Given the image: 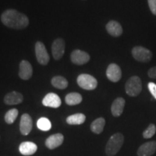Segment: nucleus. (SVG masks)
Instances as JSON below:
<instances>
[{"mask_svg": "<svg viewBox=\"0 0 156 156\" xmlns=\"http://www.w3.org/2000/svg\"><path fill=\"white\" fill-rule=\"evenodd\" d=\"M132 54L134 59L144 63L150 62L153 57V54L151 51L142 46L134 47L132 50Z\"/></svg>", "mask_w": 156, "mask_h": 156, "instance_id": "5", "label": "nucleus"}, {"mask_svg": "<svg viewBox=\"0 0 156 156\" xmlns=\"http://www.w3.org/2000/svg\"><path fill=\"white\" fill-rule=\"evenodd\" d=\"M142 90L141 79L137 76H132L126 81L125 91L126 94L131 97H136L141 93Z\"/></svg>", "mask_w": 156, "mask_h": 156, "instance_id": "3", "label": "nucleus"}, {"mask_svg": "<svg viewBox=\"0 0 156 156\" xmlns=\"http://www.w3.org/2000/svg\"><path fill=\"white\" fill-rule=\"evenodd\" d=\"M64 142V136L63 134L57 133L52 134L48 136L46 139L45 144L46 146L48 149L50 150H54L55 148L59 147L60 145H62V144Z\"/></svg>", "mask_w": 156, "mask_h": 156, "instance_id": "14", "label": "nucleus"}, {"mask_svg": "<svg viewBox=\"0 0 156 156\" xmlns=\"http://www.w3.org/2000/svg\"><path fill=\"white\" fill-rule=\"evenodd\" d=\"M65 51V41L63 38H58L54 41L51 46L52 56L56 61H58L64 56Z\"/></svg>", "mask_w": 156, "mask_h": 156, "instance_id": "7", "label": "nucleus"}, {"mask_svg": "<svg viewBox=\"0 0 156 156\" xmlns=\"http://www.w3.org/2000/svg\"><path fill=\"white\" fill-rule=\"evenodd\" d=\"M156 132V126L155 124H151L149 126H147V128L146 129L145 131L142 133V136L145 139H150L152 136H154V134Z\"/></svg>", "mask_w": 156, "mask_h": 156, "instance_id": "25", "label": "nucleus"}, {"mask_svg": "<svg viewBox=\"0 0 156 156\" xmlns=\"http://www.w3.org/2000/svg\"><path fill=\"white\" fill-rule=\"evenodd\" d=\"M23 95L17 91H12L10 93H8L4 98V103L9 106L20 104L23 102Z\"/></svg>", "mask_w": 156, "mask_h": 156, "instance_id": "15", "label": "nucleus"}, {"mask_svg": "<svg viewBox=\"0 0 156 156\" xmlns=\"http://www.w3.org/2000/svg\"><path fill=\"white\" fill-rule=\"evenodd\" d=\"M105 124H106V121H105L104 118L100 117V118L96 119L93 121L92 124H90L91 131L95 134H101V132L103 131Z\"/></svg>", "mask_w": 156, "mask_h": 156, "instance_id": "19", "label": "nucleus"}, {"mask_svg": "<svg viewBox=\"0 0 156 156\" xmlns=\"http://www.w3.org/2000/svg\"><path fill=\"white\" fill-rule=\"evenodd\" d=\"M51 83L54 87L59 90H64L68 86V81L62 76H55L52 78Z\"/></svg>", "mask_w": 156, "mask_h": 156, "instance_id": "22", "label": "nucleus"}, {"mask_svg": "<svg viewBox=\"0 0 156 156\" xmlns=\"http://www.w3.org/2000/svg\"><path fill=\"white\" fill-rule=\"evenodd\" d=\"M106 28L107 32L111 36L114 37H119L122 34L123 29L122 25L119 23L115 20H111L107 23L106 25Z\"/></svg>", "mask_w": 156, "mask_h": 156, "instance_id": "18", "label": "nucleus"}, {"mask_svg": "<svg viewBox=\"0 0 156 156\" xmlns=\"http://www.w3.org/2000/svg\"><path fill=\"white\" fill-rule=\"evenodd\" d=\"M147 75L149 76V77L152 78V79H156V66L148 70Z\"/></svg>", "mask_w": 156, "mask_h": 156, "instance_id": "28", "label": "nucleus"}, {"mask_svg": "<svg viewBox=\"0 0 156 156\" xmlns=\"http://www.w3.org/2000/svg\"><path fill=\"white\" fill-rule=\"evenodd\" d=\"M90 56L87 52L83 51L76 49L74 50L70 54V59L73 64L77 65H83L90 61Z\"/></svg>", "mask_w": 156, "mask_h": 156, "instance_id": "8", "label": "nucleus"}, {"mask_svg": "<svg viewBox=\"0 0 156 156\" xmlns=\"http://www.w3.org/2000/svg\"><path fill=\"white\" fill-rule=\"evenodd\" d=\"M156 151V141H150L142 144L138 148V156H152Z\"/></svg>", "mask_w": 156, "mask_h": 156, "instance_id": "13", "label": "nucleus"}, {"mask_svg": "<svg viewBox=\"0 0 156 156\" xmlns=\"http://www.w3.org/2000/svg\"><path fill=\"white\" fill-rule=\"evenodd\" d=\"M77 83L81 88L93 90L98 86V81L93 76L88 74H81L77 78Z\"/></svg>", "mask_w": 156, "mask_h": 156, "instance_id": "4", "label": "nucleus"}, {"mask_svg": "<svg viewBox=\"0 0 156 156\" xmlns=\"http://www.w3.org/2000/svg\"><path fill=\"white\" fill-rule=\"evenodd\" d=\"M18 116V110L16 108H12L9 110L5 114V121L7 124H12L16 120L17 117Z\"/></svg>", "mask_w": 156, "mask_h": 156, "instance_id": "24", "label": "nucleus"}, {"mask_svg": "<svg viewBox=\"0 0 156 156\" xmlns=\"http://www.w3.org/2000/svg\"><path fill=\"white\" fill-rule=\"evenodd\" d=\"M86 119L85 114L78 113V114L70 115L67 118V123L70 125H80L83 124Z\"/></svg>", "mask_w": 156, "mask_h": 156, "instance_id": "20", "label": "nucleus"}, {"mask_svg": "<svg viewBox=\"0 0 156 156\" xmlns=\"http://www.w3.org/2000/svg\"><path fill=\"white\" fill-rule=\"evenodd\" d=\"M37 145L32 142H23L19 146V151L25 156L32 155L37 151Z\"/></svg>", "mask_w": 156, "mask_h": 156, "instance_id": "16", "label": "nucleus"}, {"mask_svg": "<svg viewBox=\"0 0 156 156\" xmlns=\"http://www.w3.org/2000/svg\"><path fill=\"white\" fill-rule=\"evenodd\" d=\"M83 101V97L78 93H70L65 97V102L69 106H75L80 104Z\"/></svg>", "mask_w": 156, "mask_h": 156, "instance_id": "21", "label": "nucleus"}, {"mask_svg": "<svg viewBox=\"0 0 156 156\" xmlns=\"http://www.w3.org/2000/svg\"><path fill=\"white\" fill-rule=\"evenodd\" d=\"M1 21L7 28L22 30L29 25V19L25 14L15 9H8L1 15Z\"/></svg>", "mask_w": 156, "mask_h": 156, "instance_id": "1", "label": "nucleus"}, {"mask_svg": "<svg viewBox=\"0 0 156 156\" xmlns=\"http://www.w3.org/2000/svg\"><path fill=\"white\" fill-rule=\"evenodd\" d=\"M124 135L121 133H116L109 138L106 145V154L108 156H114L120 151L124 144Z\"/></svg>", "mask_w": 156, "mask_h": 156, "instance_id": "2", "label": "nucleus"}, {"mask_svg": "<svg viewBox=\"0 0 156 156\" xmlns=\"http://www.w3.org/2000/svg\"><path fill=\"white\" fill-rule=\"evenodd\" d=\"M35 53L38 62L41 65H47L50 57L45 45L41 41H37L35 45Z\"/></svg>", "mask_w": 156, "mask_h": 156, "instance_id": "6", "label": "nucleus"}, {"mask_svg": "<svg viewBox=\"0 0 156 156\" xmlns=\"http://www.w3.org/2000/svg\"><path fill=\"white\" fill-rule=\"evenodd\" d=\"M106 76L109 80L113 83L119 81L122 78V70L119 66L114 63L109 64L106 69Z\"/></svg>", "mask_w": 156, "mask_h": 156, "instance_id": "10", "label": "nucleus"}, {"mask_svg": "<svg viewBox=\"0 0 156 156\" xmlns=\"http://www.w3.org/2000/svg\"><path fill=\"white\" fill-rule=\"evenodd\" d=\"M19 77L23 80H28L33 75V67L30 62L23 60L19 65Z\"/></svg>", "mask_w": 156, "mask_h": 156, "instance_id": "9", "label": "nucleus"}, {"mask_svg": "<svg viewBox=\"0 0 156 156\" xmlns=\"http://www.w3.org/2000/svg\"><path fill=\"white\" fill-rule=\"evenodd\" d=\"M43 105L46 107H50V108H58L62 104V101L60 98L56 93H48L44 98L42 101Z\"/></svg>", "mask_w": 156, "mask_h": 156, "instance_id": "12", "label": "nucleus"}, {"mask_svg": "<svg viewBox=\"0 0 156 156\" xmlns=\"http://www.w3.org/2000/svg\"><path fill=\"white\" fill-rule=\"evenodd\" d=\"M147 87L152 95H153L154 98L156 100V84L151 82V83H148Z\"/></svg>", "mask_w": 156, "mask_h": 156, "instance_id": "26", "label": "nucleus"}, {"mask_svg": "<svg viewBox=\"0 0 156 156\" xmlns=\"http://www.w3.org/2000/svg\"><path fill=\"white\" fill-rule=\"evenodd\" d=\"M37 126L41 131L46 132L51 129V123L47 118L42 117L39 119L37 122Z\"/></svg>", "mask_w": 156, "mask_h": 156, "instance_id": "23", "label": "nucleus"}, {"mask_svg": "<svg viewBox=\"0 0 156 156\" xmlns=\"http://www.w3.org/2000/svg\"><path fill=\"white\" fill-rule=\"evenodd\" d=\"M124 106H125V100L123 98L119 97L115 99L111 108L113 116L115 117L120 116L124 111Z\"/></svg>", "mask_w": 156, "mask_h": 156, "instance_id": "17", "label": "nucleus"}, {"mask_svg": "<svg viewBox=\"0 0 156 156\" xmlns=\"http://www.w3.org/2000/svg\"><path fill=\"white\" fill-rule=\"evenodd\" d=\"M33 128V121L28 114H23L20 122V131L23 135L30 134Z\"/></svg>", "mask_w": 156, "mask_h": 156, "instance_id": "11", "label": "nucleus"}, {"mask_svg": "<svg viewBox=\"0 0 156 156\" xmlns=\"http://www.w3.org/2000/svg\"><path fill=\"white\" fill-rule=\"evenodd\" d=\"M147 2L151 12L154 15H156V0H147Z\"/></svg>", "mask_w": 156, "mask_h": 156, "instance_id": "27", "label": "nucleus"}]
</instances>
